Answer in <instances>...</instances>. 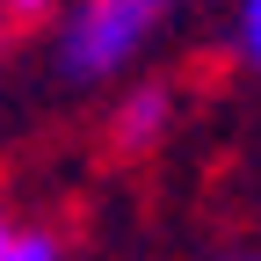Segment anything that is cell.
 <instances>
[{
	"mask_svg": "<svg viewBox=\"0 0 261 261\" xmlns=\"http://www.w3.org/2000/svg\"><path fill=\"white\" fill-rule=\"evenodd\" d=\"M145 44H152V8L145 0H73L58 15L51 58H58L65 87H102V80H123Z\"/></svg>",
	"mask_w": 261,
	"mask_h": 261,
	"instance_id": "cell-1",
	"label": "cell"
},
{
	"mask_svg": "<svg viewBox=\"0 0 261 261\" xmlns=\"http://www.w3.org/2000/svg\"><path fill=\"white\" fill-rule=\"evenodd\" d=\"M167 123H174V94L160 87V80H145V87H130L123 102H116L109 145H116V152H152L160 138H167Z\"/></svg>",
	"mask_w": 261,
	"mask_h": 261,
	"instance_id": "cell-2",
	"label": "cell"
},
{
	"mask_svg": "<svg viewBox=\"0 0 261 261\" xmlns=\"http://www.w3.org/2000/svg\"><path fill=\"white\" fill-rule=\"evenodd\" d=\"M232 44H240V58L261 73V0H240V22H232Z\"/></svg>",
	"mask_w": 261,
	"mask_h": 261,
	"instance_id": "cell-3",
	"label": "cell"
},
{
	"mask_svg": "<svg viewBox=\"0 0 261 261\" xmlns=\"http://www.w3.org/2000/svg\"><path fill=\"white\" fill-rule=\"evenodd\" d=\"M0 261H65V247H58L51 232H22V240L0 254Z\"/></svg>",
	"mask_w": 261,
	"mask_h": 261,
	"instance_id": "cell-4",
	"label": "cell"
},
{
	"mask_svg": "<svg viewBox=\"0 0 261 261\" xmlns=\"http://www.w3.org/2000/svg\"><path fill=\"white\" fill-rule=\"evenodd\" d=\"M73 0H0V15H15V22H44V15H65Z\"/></svg>",
	"mask_w": 261,
	"mask_h": 261,
	"instance_id": "cell-5",
	"label": "cell"
},
{
	"mask_svg": "<svg viewBox=\"0 0 261 261\" xmlns=\"http://www.w3.org/2000/svg\"><path fill=\"white\" fill-rule=\"evenodd\" d=\"M15 240H22V225H15V218H8V211H0V254H8V247H15Z\"/></svg>",
	"mask_w": 261,
	"mask_h": 261,
	"instance_id": "cell-6",
	"label": "cell"
},
{
	"mask_svg": "<svg viewBox=\"0 0 261 261\" xmlns=\"http://www.w3.org/2000/svg\"><path fill=\"white\" fill-rule=\"evenodd\" d=\"M203 261H261L254 247H225V254H203Z\"/></svg>",
	"mask_w": 261,
	"mask_h": 261,
	"instance_id": "cell-7",
	"label": "cell"
},
{
	"mask_svg": "<svg viewBox=\"0 0 261 261\" xmlns=\"http://www.w3.org/2000/svg\"><path fill=\"white\" fill-rule=\"evenodd\" d=\"M145 8H152V15H160V8H167V0H145Z\"/></svg>",
	"mask_w": 261,
	"mask_h": 261,
	"instance_id": "cell-8",
	"label": "cell"
}]
</instances>
